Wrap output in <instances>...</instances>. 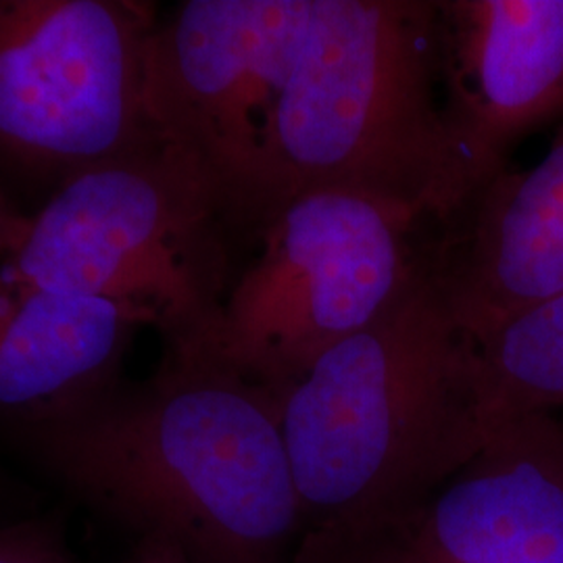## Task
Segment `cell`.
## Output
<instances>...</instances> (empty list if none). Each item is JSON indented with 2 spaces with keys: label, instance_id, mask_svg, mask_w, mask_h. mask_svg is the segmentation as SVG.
Wrapping results in <instances>:
<instances>
[{
  "label": "cell",
  "instance_id": "obj_9",
  "mask_svg": "<svg viewBox=\"0 0 563 563\" xmlns=\"http://www.w3.org/2000/svg\"><path fill=\"white\" fill-rule=\"evenodd\" d=\"M441 225L430 276L478 346L563 295V118L541 162L505 167Z\"/></svg>",
  "mask_w": 563,
  "mask_h": 563
},
{
  "label": "cell",
  "instance_id": "obj_8",
  "mask_svg": "<svg viewBox=\"0 0 563 563\" xmlns=\"http://www.w3.org/2000/svg\"><path fill=\"white\" fill-rule=\"evenodd\" d=\"M439 76L470 197L523 136L563 118V0L439 2Z\"/></svg>",
  "mask_w": 563,
  "mask_h": 563
},
{
  "label": "cell",
  "instance_id": "obj_11",
  "mask_svg": "<svg viewBox=\"0 0 563 563\" xmlns=\"http://www.w3.org/2000/svg\"><path fill=\"white\" fill-rule=\"evenodd\" d=\"M493 423L563 407V295L504 325L481 344Z\"/></svg>",
  "mask_w": 563,
  "mask_h": 563
},
{
  "label": "cell",
  "instance_id": "obj_13",
  "mask_svg": "<svg viewBox=\"0 0 563 563\" xmlns=\"http://www.w3.org/2000/svg\"><path fill=\"white\" fill-rule=\"evenodd\" d=\"M32 216L23 213L15 199L0 186V260L9 262L30 234Z\"/></svg>",
  "mask_w": 563,
  "mask_h": 563
},
{
  "label": "cell",
  "instance_id": "obj_12",
  "mask_svg": "<svg viewBox=\"0 0 563 563\" xmlns=\"http://www.w3.org/2000/svg\"><path fill=\"white\" fill-rule=\"evenodd\" d=\"M0 563H76L59 530L42 520L0 526Z\"/></svg>",
  "mask_w": 563,
  "mask_h": 563
},
{
  "label": "cell",
  "instance_id": "obj_6",
  "mask_svg": "<svg viewBox=\"0 0 563 563\" xmlns=\"http://www.w3.org/2000/svg\"><path fill=\"white\" fill-rule=\"evenodd\" d=\"M157 23L134 0H0V186L11 197H51L165 142L148 97Z\"/></svg>",
  "mask_w": 563,
  "mask_h": 563
},
{
  "label": "cell",
  "instance_id": "obj_4",
  "mask_svg": "<svg viewBox=\"0 0 563 563\" xmlns=\"http://www.w3.org/2000/svg\"><path fill=\"white\" fill-rule=\"evenodd\" d=\"M428 222L355 190L292 199L263 232L257 260L232 282L216 320L165 355L218 365L280 401L325 353L422 280L434 241L420 244L418 234Z\"/></svg>",
  "mask_w": 563,
  "mask_h": 563
},
{
  "label": "cell",
  "instance_id": "obj_10",
  "mask_svg": "<svg viewBox=\"0 0 563 563\" xmlns=\"http://www.w3.org/2000/svg\"><path fill=\"white\" fill-rule=\"evenodd\" d=\"M144 323L113 302L60 292L0 267V423L55 422L120 383Z\"/></svg>",
  "mask_w": 563,
  "mask_h": 563
},
{
  "label": "cell",
  "instance_id": "obj_7",
  "mask_svg": "<svg viewBox=\"0 0 563 563\" xmlns=\"http://www.w3.org/2000/svg\"><path fill=\"white\" fill-rule=\"evenodd\" d=\"M292 563H563V422L493 423L430 497L367 522L311 528Z\"/></svg>",
  "mask_w": 563,
  "mask_h": 563
},
{
  "label": "cell",
  "instance_id": "obj_2",
  "mask_svg": "<svg viewBox=\"0 0 563 563\" xmlns=\"http://www.w3.org/2000/svg\"><path fill=\"white\" fill-rule=\"evenodd\" d=\"M439 78V2L292 0L263 113L262 234L313 190L446 222L467 186Z\"/></svg>",
  "mask_w": 563,
  "mask_h": 563
},
{
  "label": "cell",
  "instance_id": "obj_1",
  "mask_svg": "<svg viewBox=\"0 0 563 563\" xmlns=\"http://www.w3.org/2000/svg\"><path fill=\"white\" fill-rule=\"evenodd\" d=\"M11 434L78 501L190 563H292L302 539L280 401L218 365L163 353L151 378Z\"/></svg>",
  "mask_w": 563,
  "mask_h": 563
},
{
  "label": "cell",
  "instance_id": "obj_14",
  "mask_svg": "<svg viewBox=\"0 0 563 563\" xmlns=\"http://www.w3.org/2000/svg\"><path fill=\"white\" fill-rule=\"evenodd\" d=\"M118 563H190L176 544L162 539H139Z\"/></svg>",
  "mask_w": 563,
  "mask_h": 563
},
{
  "label": "cell",
  "instance_id": "obj_5",
  "mask_svg": "<svg viewBox=\"0 0 563 563\" xmlns=\"http://www.w3.org/2000/svg\"><path fill=\"white\" fill-rule=\"evenodd\" d=\"M232 242L201 167L162 142L63 184L4 263L46 288L118 305L176 351L222 309Z\"/></svg>",
  "mask_w": 563,
  "mask_h": 563
},
{
  "label": "cell",
  "instance_id": "obj_3",
  "mask_svg": "<svg viewBox=\"0 0 563 563\" xmlns=\"http://www.w3.org/2000/svg\"><path fill=\"white\" fill-rule=\"evenodd\" d=\"M280 420L305 532L401 511L488 439L481 346L449 316L428 269L282 395Z\"/></svg>",
  "mask_w": 563,
  "mask_h": 563
}]
</instances>
